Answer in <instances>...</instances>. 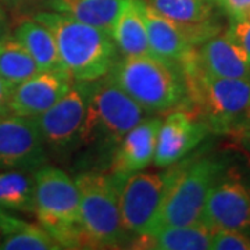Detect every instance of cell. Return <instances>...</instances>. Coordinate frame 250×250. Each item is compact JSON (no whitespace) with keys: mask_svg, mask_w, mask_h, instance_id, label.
<instances>
[{"mask_svg":"<svg viewBox=\"0 0 250 250\" xmlns=\"http://www.w3.org/2000/svg\"><path fill=\"white\" fill-rule=\"evenodd\" d=\"M197 49V47H196ZM187 100L215 132H241L250 124V82L221 78L205 71L197 62L196 50L181 64Z\"/></svg>","mask_w":250,"mask_h":250,"instance_id":"cell-1","label":"cell"},{"mask_svg":"<svg viewBox=\"0 0 250 250\" xmlns=\"http://www.w3.org/2000/svg\"><path fill=\"white\" fill-rule=\"evenodd\" d=\"M34 20L50 29L65 71L78 82L106 77L117 62V46L110 34L57 11L38 13Z\"/></svg>","mask_w":250,"mask_h":250,"instance_id":"cell-2","label":"cell"},{"mask_svg":"<svg viewBox=\"0 0 250 250\" xmlns=\"http://www.w3.org/2000/svg\"><path fill=\"white\" fill-rule=\"evenodd\" d=\"M107 75L149 113L167 111L182 106L187 100L181 67L152 54L117 59Z\"/></svg>","mask_w":250,"mask_h":250,"instance_id":"cell-3","label":"cell"},{"mask_svg":"<svg viewBox=\"0 0 250 250\" xmlns=\"http://www.w3.org/2000/svg\"><path fill=\"white\" fill-rule=\"evenodd\" d=\"M34 213L62 249L89 248L80 225V193L60 168L42 166L34 174Z\"/></svg>","mask_w":250,"mask_h":250,"instance_id":"cell-4","label":"cell"},{"mask_svg":"<svg viewBox=\"0 0 250 250\" xmlns=\"http://www.w3.org/2000/svg\"><path fill=\"white\" fill-rule=\"evenodd\" d=\"M143 110L108 75L90 82L81 143L111 147L143 120Z\"/></svg>","mask_w":250,"mask_h":250,"instance_id":"cell-5","label":"cell"},{"mask_svg":"<svg viewBox=\"0 0 250 250\" xmlns=\"http://www.w3.org/2000/svg\"><path fill=\"white\" fill-rule=\"evenodd\" d=\"M80 225L89 248H117L126 239L114 175L86 171L77 175Z\"/></svg>","mask_w":250,"mask_h":250,"instance_id":"cell-6","label":"cell"},{"mask_svg":"<svg viewBox=\"0 0 250 250\" xmlns=\"http://www.w3.org/2000/svg\"><path fill=\"white\" fill-rule=\"evenodd\" d=\"M221 171L223 164L210 157L172 164L157 228L202 223L206 199Z\"/></svg>","mask_w":250,"mask_h":250,"instance_id":"cell-7","label":"cell"},{"mask_svg":"<svg viewBox=\"0 0 250 250\" xmlns=\"http://www.w3.org/2000/svg\"><path fill=\"white\" fill-rule=\"evenodd\" d=\"M117 178V177H116ZM118 179L120 211L126 232L147 236L159 225L170 170L166 172H134Z\"/></svg>","mask_w":250,"mask_h":250,"instance_id":"cell-8","label":"cell"},{"mask_svg":"<svg viewBox=\"0 0 250 250\" xmlns=\"http://www.w3.org/2000/svg\"><path fill=\"white\" fill-rule=\"evenodd\" d=\"M90 82L75 81L70 90L45 113L35 117L45 145L53 152L71 150L81 142Z\"/></svg>","mask_w":250,"mask_h":250,"instance_id":"cell-9","label":"cell"},{"mask_svg":"<svg viewBox=\"0 0 250 250\" xmlns=\"http://www.w3.org/2000/svg\"><path fill=\"white\" fill-rule=\"evenodd\" d=\"M46 160V145L35 117L0 114L1 167L18 171L38 170Z\"/></svg>","mask_w":250,"mask_h":250,"instance_id":"cell-10","label":"cell"},{"mask_svg":"<svg viewBox=\"0 0 250 250\" xmlns=\"http://www.w3.org/2000/svg\"><path fill=\"white\" fill-rule=\"evenodd\" d=\"M202 223L210 229L250 231V187L239 178H218L206 199Z\"/></svg>","mask_w":250,"mask_h":250,"instance_id":"cell-11","label":"cell"},{"mask_svg":"<svg viewBox=\"0 0 250 250\" xmlns=\"http://www.w3.org/2000/svg\"><path fill=\"white\" fill-rule=\"evenodd\" d=\"M207 131V124L195 111L187 108L172 111L161 121L153 163L157 167L177 164L203 141Z\"/></svg>","mask_w":250,"mask_h":250,"instance_id":"cell-12","label":"cell"},{"mask_svg":"<svg viewBox=\"0 0 250 250\" xmlns=\"http://www.w3.org/2000/svg\"><path fill=\"white\" fill-rule=\"evenodd\" d=\"M75 81L67 71H41L14 86L9 113L38 117L56 104L70 90Z\"/></svg>","mask_w":250,"mask_h":250,"instance_id":"cell-13","label":"cell"},{"mask_svg":"<svg viewBox=\"0 0 250 250\" xmlns=\"http://www.w3.org/2000/svg\"><path fill=\"white\" fill-rule=\"evenodd\" d=\"M143 16L153 56L181 67L197 47L188 28L161 16L146 1L143 3Z\"/></svg>","mask_w":250,"mask_h":250,"instance_id":"cell-14","label":"cell"},{"mask_svg":"<svg viewBox=\"0 0 250 250\" xmlns=\"http://www.w3.org/2000/svg\"><path fill=\"white\" fill-rule=\"evenodd\" d=\"M161 120L152 117L136 124L117 145V150L111 161V175L124 178L129 174L145 170L154 157L157 134Z\"/></svg>","mask_w":250,"mask_h":250,"instance_id":"cell-15","label":"cell"},{"mask_svg":"<svg viewBox=\"0 0 250 250\" xmlns=\"http://www.w3.org/2000/svg\"><path fill=\"white\" fill-rule=\"evenodd\" d=\"M196 59L211 75L250 82V54L228 34H215L197 46Z\"/></svg>","mask_w":250,"mask_h":250,"instance_id":"cell-16","label":"cell"},{"mask_svg":"<svg viewBox=\"0 0 250 250\" xmlns=\"http://www.w3.org/2000/svg\"><path fill=\"white\" fill-rule=\"evenodd\" d=\"M145 0H125L110 35L123 56L152 54L143 16ZM153 56V54H152Z\"/></svg>","mask_w":250,"mask_h":250,"instance_id":"cell-17","label":"cell"},{"mask_svg":"<svg viewBox=\"0 0 250 250\" xmlns=\"http://www.w3.org/2000/svg\"><path fill=\"white\" fill-rule=\"evenodd\" d=\"M213 229L206 224L164 225L147 236L136 238L138 248L159 250H206L211 249Z\"/></svg>","mask_w":250,"mask_h":250,"instance_id":"cell-18","label":"cell"},{"mask_svg":"<svg viewBox=\"0 0 250 250\" xmlns=\"http://www.w3.org/2000/svg\"><path fill=\"white\" fill-rule=\"evenodd\" d=\"M14 36L34 57L41 71H65L50 29L36 20L22 21Z\"/></svg>","mask_w":250,"mask_h":250,"instance_id":"cell-19","label":"cell"},{"mask_svg":"<svg viewBox=\"0 0 250 250\" xmlns=\"http://www.w3.org/2000/svg\"><path fill=\"white\" fill-rule=\"evenodd\" d=\"M125 0H50L53 11L110 34Z\"/></svg>","mask_w":250,"mask_h":250,"instance_id":"cell-20","label":"cell"},{"mask_svg":"<svg viewBox=\"0 0 250 250\" xmlns=\"http://www.w3.org/2000/svg\"><path fill=\"white\" fill-rule=\"evenodd\" d=\"M1 250H59L62 246L43 227L9 215L0 241Z\"/></svg>","mask_w":250,"mask_h":250,"instance_id":"cell-21","label":"cell"},{"mask_svg":"<svg viewBox=\"0 0 250 250\" xmlns=\"http://www.w3.org/2000/svg\"><path fill=\"white\" fill-rule=\"evenodd\" d=\"M41 72L39 65L16 36L7 35L0 42V77L10 85L29 80Z\"/></svg>","mask_w":250,"mask_h":250,"instance_id":"cell-22","label":"cell"},{"mask_svg":"<svg viewBox=\"0 0 250 250\" xmlns=\"http://www.w3.org/2000/svg\"><path fill=\"white\" fill-rule=\"evenodd\" d=\"M161 16L184 27H199L213 22V0H147Z\"/></svg>","mask_w":250,"mask_h":250,"instance_id":"cell-23","label":"cell"},{"mask_svg":"<svg viewBox=\"0 0 250 250\" xmlns=\"http://www.w3.org/2000/svg\"><path fill=\"white\" fill-rule=\"evenodd\" d=\"M0 207L34 211V178L18 170L0 174Z\"/></svg>","mask_w":250,"mask_h":250,"instance_id":"cell-24","label":"cell"},{"mask_svg":"<svg viewBox=\"0 0 250 250\" xmlns=\"http://www.w3.org/2000/svg\"><path fill=\"white\" fill-rule=\"evenodd\" d=\"M211 249L214 250H250V236L245 231L217 229L213 232Z\"/></svg>","mask_w":250,"mask_h":250,"instance_id":"cell-25","label":"cell"},{"mask_svg":"<svg viewBox=\"0 0 250 250\" xmlns=\"http://www.w3.org/2000/svg\"><path fill=\"white\" fill-rule=\"evenodd\" d=\"M231 20H250V0H215Z\"/></svg>","mask_w":250,"mask_h":250,"instance_id":"cell-26","label":"cell"},{"mask_svg":"<svg viewBox=\"0 0 250 250\" xmlns=\"http://www.w3.org/2000/svg\"><path fill=\"white\" fill-rule=\"evenodd\" d=\"M227 34L250 54V20H231Z\"/></svg>","mask_w":250,"mask_h":250,"instance_id":"cell-27","label":"cell"},{"mask_svg":"<svg viewBox=\"0 0 250 250\" xmlns=\"http://www.w3.org/2000/svg\"><path fill=\"white\" fill-rule=\"evenodd\" d=\"M14 86L0 77V114H9V102Z\"/></svg>","mask_w":250,"mask_h":250,"instance_id":"cell-28","label":"cell"},{"mask_svg":"<svg viewBox=\"0 0 250 250\" xmlns=\"http://www.w3.org/2000/svg\"><path fill=\"white\" fill-rule=\"evenodd\" d=\"M7 35H9V22H7L4 11L0 7V42Z\"/></svg>","mask_w":250,"mask_h":250,"instance_id":"cell-29","label":"cell"},{"mask_svg":"<svg viewBox=\"0 0 250 250\" xmlns=\"http://www.w3.org/2000/svg\"><path fill=\"white\" fill-rule=\"evenodd\" d=\"M7 217H9V214L3 213L0 210V241H1V236H3V231H4V225H6V221H7Z\"/></svg>","mask_w":250,"mask_h":250,"instance_id":"cell-30","label":"cell"},{"mask_svg":"<svg viewBox=\"0 0 250 250\" xmlns=\"http://www.w3.org/2000/svg\"><path fill=\"white\" fill-rule=\"evenodd\" d=\"M238 134H241L245 139H246V142L248 145H250V124L248 126H245L243 129H242L241 132H238Z\"/></svg>","mask_w":250,"mask_h":250,"instance_id":"cell-31","label":"cell"},{"mask_svg":"<svg viewBox=\"0 0 250 250\" xmlns=\"http://www.w3.org/2000/svg\"><path fill=\"white\" fill-rule=\"evenodd\" d=\"M213 1H214V3H215V0H213Z\"/></svg>","mask_w":250,"mask_h":250,"instance_id":"cell-32","label":"cell"}]
</instances>
